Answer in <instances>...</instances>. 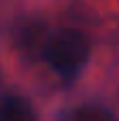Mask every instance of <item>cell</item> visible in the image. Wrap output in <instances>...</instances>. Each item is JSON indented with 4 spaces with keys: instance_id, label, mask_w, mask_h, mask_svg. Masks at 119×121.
<instances>
[{
    "instance_id": "6da1fadb",
    "label": "cell",
    "mask_w": 119,
    "mask_h": 121,
    "mask_svg": "<svg viewBox=\"0 0 119 121\" xmlns=\"http://www.w3.org/2000/svg\"><path fill=\"white\" fill-rule=\"evenodd\" d=\"M89 57V40L79 30H60L49 38L45 60L57 72H75Z\"/></svg>"
},
{
    "instance_id": "7a4b0ae2",
    "label": "cell",
    "mask_w": 119,
    "mask_h": 121,
    "mask_svg": "<svg viewBox=\"0 0 119 121\" xmlns=\"http://www.w3.org/2000/svg\"><path fill=\"white\" fill-rule=\"evenodd\" d=\"M49 28L38 21V19H28L21 26H17L15 34H13V43L15 49L26 55V57H34V55H45V49L49 45Z\"/></svg>"
},
{
    "instance_id": "3957f363",
    "label": "cell",
    "mask_w": 119,
    "mask_h": 121,
    "mask_svg": "<svg viewBox=\"0 0 119 121\" xmlns=\"http://www.w3.org/2000/svg\"><path fill=\"white\" fill-rule=\"evenodd\" d=\"M0 121H36L32 106L19 98V96H9L0 102Z\"/></svg>"
},
{
    "instance_id": "277c9868",
    "label": "cell",
    "mask_w": 119,
    "mask_h": 121,
    "mask_svg": "<svg viewBox=\"0 0 119 121\" xmlns=\"http://www.w3.org/2000/svg\"><path fill=\"white\" fill-rule=\"evenodd\" d=\"M72 121H117V117L102 106H83L72 115Z\"/></svg>"
}]
</instances>
